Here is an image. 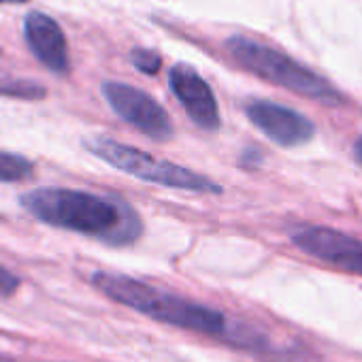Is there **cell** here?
Listing matches in <instances>:
<instances>
[{
  "instance_id": "6da1fadb",
  "label": "cell",
  "mask_w": 362,
  "mask_h": 362,
  "mask_svg": "<svg viewBox=\"0 0 362 362\" xmlns=\"http://www.w3.org/2000/svg\"><path fill=\"white\" fill-rule=\"evenodd\" d=\"M20 203L30 216L54 228L88 235L109 245H128L141 235V220L126 203L92 192L39 188L24 194Z\"/></svg>"
},
{
  "instance_id": "7a4b0ae2",
  "label": "cell",
  "mask_w": 362,
  "mask_h": 362,
  "mask_svg": "<svg viewBox=\"0 0 362 362\" xmlns=\"http://www.w3.org/2000/svg\"><path fill=\"white\" fill-rule=\"evenodd\" d=\"M92 284L111 300L156 322L209 337H226L228 332V322L222 311L177 296L173 292H164L134 277L117 273H94Z\"/></svg>"
},
{
  "instance_id": "3957f363",
  "label": "cell",
  "mask_w": 362,
  "mask_h": 362,
  "mask_svg": "<svg viewBox=\"0 0 362 362\" xmlns=\"http://www.w3.org/2000/svg\"><path fill=\"white\" fill-rule=\"evenodd\" d=\"M226 49L239 66L269 83L286 88L309 100H317L326 107H334L343 100L341 94L326 79L269 45H262L247 37H233L226 41Z\"/></svg>"
},
{
  "instance_id": "277c9868",
  "label": "cell",
  "mask_w": 362,
  "mask_h": 362,
  "mask_svg": "<svg viewBox=\"0 0 362 362\" xmlns=\"http://www.w3.org/2000/svg\"><path fill=\"white\" fill-rule=\"evenodd\" d=\"M86 147L105 160L107 164L119 168L122 173L136 177L147 184L164 186V188H177V190H188V192H211L220 194L222 188L209 177H203L186 166H179L168 160H160L143 149L111 141V139H96L86 143Z\"/></svg>"
},
{
  "instance_id": "5b68a950",
  "label": "cell",
  "mask_w": 362,
  "mask_h": 362,
  "mask_svg": "<svg viewBox=\"0 0 362 362\" xmlns=\"http://www.w3.org/2000/svg\"><path fill=\"white\" fill-rule=\"evenodd\" d=\"M103 96L115 111V115H119L124 122H128L132 128L147 134L149 139L166 141L173 134L166 109L143 90L122 81H107L103 83Z\"/></svg>"
},
{
  "instance_id": "8992f818",
  "label": "cell",
  "mask_w": 362,
  "mask_h": 362,
  "mask_svg": "<svg viewBox=\"0 0 362 362\" xmlns=\"http://www.w3.org/2000/svg\"><path fill=\"white\" fill-rule=\"evenodd\" d=\"M292 243L311 258L341 271L362 275V243L341 230L326 226H305L292 233Z\"/></svg>"
},
{
  "instance_id": "52a82bcc",
  "label": "cell",
  "mask_w": 362,
  "mask_h": 362,
  "mask_svg": "<svg viewBox=\"0 0 362 362\" xmlns=\"http://www.w3.org/2000/svg\"><path fill=\"white\" fill-rule=\"evenodd\" d=\"M168 86L190 119L203 130L220 128V107L211 86L190 64L179 62L168 73Z\"/></svg>"
},
{
  "instance_id": "ba28073f",
  "label": "cell",
  "mask_w": 362,
  "mask_h": 362,
  "mask_svg": "<svg viewBox=\"0 0 362 362\" xmlns=\"http://www.w3.org/2000/svg\"><path fill=\"white\" fill-rule=\"evenodd\" d=\"M250 122L273 143L281 147H296L313 139L315 128L313 124L300 115L298 111L271 103V100H256L245 109Z\"/></svg>"
},
{
  "instance_id": "9c48e42d",
  "label": "cell",
  "mask_w": 362,
  "mask_h": 362,
  "mask_svg": "<svg viewBox=\"0 0 362 362\" xmlns=\"http://www.w3.org/2000/svg\"><path fill=\"white\" fill-rule=\"evenodd\" d=\"M24 35L26 43L33 49L35 58L47 66L56 75H64L71 66L69 60V45L60 24L49 18L47 13L33 11L24 20Z\"/></svg>"
},
{
  "instance_id": "30bf717a",
  "label": "cell",
  "mask_w": 362,
  "mask_h": 362,
  "mask_svg": "<svg viewBox=\"0 0 362 362\" xmlns=\"http://www.w3.org/2000/svg\"><path fill=\"white\" fill-rule=\"evenodd\" d=\"M33 162L20 153L0 151V184H13V181H24L33 177Z\"/></svg>"
},
{
  "instance_id": "8fae6325",
  "label": "cell",
  "mask_w": 362,
  "mask_h": 362,
  "mask_svg": "<svg viewBox=\"0 0 362 362\" xmlns=\"http://www.w3.org/2000/svg\"><path fill=\"white\" fill-rule=\"evenodd\" d=\"M130 62L134 64V69H139L145 75H158L162 69V56L156 49L134 47L130 54Z\"/></svg>"
},
{
  "instance_id": "7c38bea8",
  "label": "cell",
  "mask_w": 362,
  "mask_h": 362,
  "mask_svg": "<svg viewBox=\"0 0 362 362\" xmlns=\"http://www.w3.org/2000/svg\"><path fill=\"white\" fill-rule=\"evenodd\" d=\"M18 288H20V279H18L11 271H7L3 264H0V294L9 296V294H13Z\"/></svg>"
},
{
  "instance_id": "4fadbf2b",
  "label": "cell",
  "mask_w": 362,
  "mask_h": 362,
  "mask_svg": "<svg viewBox=\"0 0 362 362\" xmlns=\"http://www.w3.org/2000/svg\"><path fill=\"white\" fill-rule=\"evenodd\" d=\"M354 153H356V160H358V162L362 164V139H360V141L356 143V147H354Z\"/></svg>"
},
{
  "instance_id": "5bb4252c",
  "label": "cell",
  "mask_w": 362,
  "mask_h": 362,
  "mask_svg": "<svg viewBox=\"0 0 362 362\" xmlns=\"http://www.w3.org/2000/svg\"><path fill=\"white\" fill-rule=\"evenodd\" d=\"M5 3H26V0H0V5H5Z\"/></svg>"
}]
</instances>
